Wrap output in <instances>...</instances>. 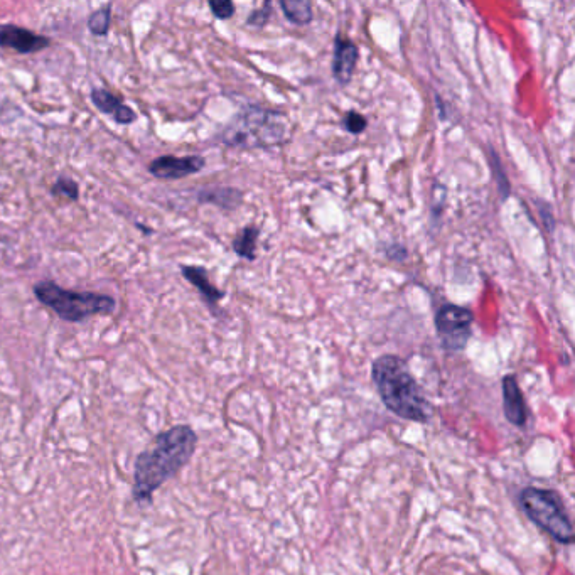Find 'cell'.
<instances>
[{"mask_svg":"<svg viewBox=\"0 0 575 575\" xmlns=\"http://www.w3.org/2000/svg\"><path fill=\"white\" fill-rule=\"evenodd\" d=\"M473 312L468 307L444 304L436 314L437 336L444 350L461 351L468 344L473 326Z\"/></svg>","mask_w":575,"mask_h":575,"instance_id":"obj_6","label":"cell"},{"mask_svg":"<svg viewBox=\"0 0 575 575\" xmlns=\"http://www.w3.org/2000/svg\"><path fill=\"white\" fill-rule=\"evenodd\" d=\"M270 14V4L258 9V11L252 12V16L248 17L247 24L255 27L264 26L265 22L269 21Z\"/></svg>","mask_w":575,"mask_h":575,"instance_id":"obj_20","label":"cell"},{"mask_svg":"<svg viewBox=\"0 0 575 575\" xmlns=\"http://www.w3.org/2000/svg\"><path fill=\"white\" fill-rule=\"evenodd\" d=\"M92 102L100 112L110 115L117 124L130 125L137 120V113L105 88H93Z\"/></svg>","mask_w":575,"mask_h":575,"instance_id":"obj_10","label":"cell"},{"mask_svg":"<svg viewBox=\"0 0 575 575\" xmlns=\"http://www.w3.org/2000/svg\"><path fill=\"white\" fill-rule=\"evenodd\" d=\"M205 167V159L199 156H161L149 164V172L157 179H183L201 171Z\"/></svg>","mask_w":575,"mask_h":575,"instance_id":"obj_7","label":"cell"},{"mask_svg":"<svg viewBox=\"0 0 575 575\" xmlns=\"http://www.w3.org/2000/svg\"><path fill=\"white\" fill-rule=\"evenodd\" d=\"M198 199L199 203H208V205L225 208V210H233L240 205L242 193L235 188L203 189L198 194Z\"/></svg>","mask_w":575,"mask_h":575,"instance_id":"obj_13","label":"cell"},{"mask_svg":"<svg viewBox=\"0 0 575 575\" xmlns=\"http://www.w3.org/2000/svg\"><path fill=\"white\" fill-rule=\"evenodd\" d=\"M371 378L383 405L400 419L424 424L434 409L424 390L412 377L409 366L395 355H383L373 361Z\"/></svg>","mask_w":575,"mask_h":575,"instance_id":"obj_2","label":"cell"},{"mask_svg":"<svg viewBox=\"0 0 575 575\" xmlns=\"http://www.w3.org/2000/svg\"><path fill=\"white\" fill-rule=\"evenodd\" d=\"M358 48L350 39L336 38L334 43L333 75L341 85H348L358 63Z\"/></svg>","mask_w":575,"mask_h":575,"instance_id":"obj_11","label":"cell"},{"mask_svg":"<svg viewBox=\"0 0 575 575\" xmlns=\"http://www.w3.org/2000/svg\"><path fill=\"white\" fill-rule=\"evenodd\" d=\"M112 21V6H103L88 17V29L93 36H107Z\"/></svg>","mask_w":575,"mask_h":575,"instance_id":"obj_16","label":"cell"},{"mask_svg":"<svg viewBox=\"0 0 575 575\" xmlns=\"http://www.w3.org/2000/svg\"><path fill=\"white\" fill-rule=\"evenodd\" d=\"M49 44L51 39L24 27L14 24L0 26V48L14 49L21 54H33L48 48Z\"/></svg>","mask_w":575,"mask_h":575,"instance_id":"obj_8","label":"cell"},{"mask_svg":"<svg viewBox=\"0 0 575 575\" xmlns=\"http://www.w3.org/2000/svg\"><path fill=\"white\" fill-rule=\"evenodd\" d=\"M258 230L255 226H247L243 228L242 232L238 233L235 240H233V250L240 255V257L253 260L255 258V248H257Z\"/></svg>","mask_w":575,"mask_h":575,"instance_id":"obj_15","label":"cell"},{"mask_svg":"<svg viewBox=\"0 0 575 575\" xmlns=\"http://www.w3.org/2000/svg\"><path fill=\"white\" fill-rule=\"evenodd\" d=\"M280 7L284 16L297 26H306L312 21V6L307 0H282Z\"/></svg>","mask_w":575,"mask_h":575,"instance_id":"obj_14","label":"cell"},{"mask_svg":"<svg viewBox=\"0 0 575 575\" xmlns=\"http://www.w3.org/2000/svg\"><path fill=\"white\" fill-rule=\"evenodd\" d=\"M196 446L198 436L189 425H176L161 432L154 446L139 454L135 461L132 490L135 503L152 505V495L191 461Z\"/></svg>","mask_w":575,"mask_h":575,"instance_id":"obj_1","label":"cell"},{"mask_svg":"<svg viewBox=\"0 0 575 575\" xmlns=\"http://www.w3.org/2000/svg\"><path fill=\"white\" fill-rule=\"evenodd\" d=\"M503 410L505 417L515 427H525L528 419L527 404L520 385L513 375L503 378Z\"/></svg>","mask_w":575,"mask_h":575,"instance_id":"obj_9","label":"cell"},{"mask_svg":"<svg viewBox=\"0 0 575 575\" xmlns=\"http://www.w3.org/2000/svg\"><path fill=\"white\" fill-rule=\"evenodd\" d=\"M184 279L191 282V284L201 292V296L208 302V306L215 307L216 302H220L225 294L220 289H216L215 285L211 284L210 277H208V272L203 267H189V265H184L183 269Z\"/></svg>","mask_w":575,"mask_h":575,"instance_id":"obj_12","label":"cell"},{"mask_svg":"<svg viewBox=\"0 0 575 575\" xmlns=\"http://www.w3.org/2000/svg\"><path fill=\"white\" fill-rule=\"evenodd\" d=\"M51 194L53 196H65V198L71 199V201H76V199L80 198V188H78V184L70 178H61L56 179V183L53 184V188H51Z\"/></svg>","mask_w":575,"mask_h":575,"instance_id":"obj_17","label":"cell"},{"mask_svg":"<svg viewBox=\"0 0 575 575\" xmlns=\"http://www.w3.org/2000/svg\"><path fill=\"white\" fill-rule=\"evenodd\" d=\"M208 6H210L211 12H213L218 19H230V17L235 14V4L230 2V0H220V2L211 0Z\"/></svg>","mask_w":575,"mask_h":575,"instance_id":"obj_19","label":"cell"},{"mask_svg":"<svg viewBox=\"0 0 575 575\" xmlns=\"http://www.w3.org/2000/svg\"><path fill=\"white\" fill-rule=\"evenodd\" d=\"M34 294L43 306L53 309L54 314L66 323H83L92 316L110 314L117 306L112 296L97 292L68 291L51 280L34 285Z\"/></svg>","mask_w":575,"mask_h":575,"instance_id":"obj_4","label":"cell"},{"mask_svg":"<svg viewBox=\"0 0 575 575\" xmlns=\"http://www.w3.org/2000/svg\"><path fill=\"white\" fill-rule=\"evenodd\" d=\"M523 513L555 542L570 545L574 542V527L565 510L562 496L554 490L525 488L518 496Z\"/></svg>","mask_w":575,"mask_h":575,"instance_id":"obj_5","label":"cell"},{"mask_svg":"<svg viewBox=\"0 0 575 575\" xmlns=\"http://www.w3.org/2000/svg\"><path fill=\"white\" fill-rule=\"evenodd\" d=\"M344 129L351 132V134H361L365 132L366 127H368V122H366L365 117L358 112H350L346 117H344Z\"/></svg>","mask_w":575,"mask_h":575,"instance_id":"obj_18","label":"cell"},{"mask_svg":"<svg viewBox=\"0 0 575 575\" xmlns=\"http://www.w3.org/2000/svg\"><path fill=\"white\" fill-rule=\"evenodd\" d=\"M289 137V119L284 113L262 107H247L221 132L223 144L242 149L284 144Z\"/></svg>","mask_w":575,"mask_h":575,"instance_id":"obj_3","label":"cell"}]
</instances>
